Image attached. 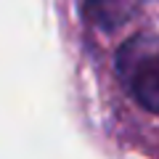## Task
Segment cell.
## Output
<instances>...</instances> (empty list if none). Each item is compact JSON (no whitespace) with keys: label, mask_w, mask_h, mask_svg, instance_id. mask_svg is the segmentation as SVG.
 Here are the masks:
<instances>
[{"label":"cell","mask_w":159,"mask_h":159,"mask_svg":"<svg viewBox=\"0 0 159 159\" xmlns=\"http://www.w3.org/2000/svg\"><path fill=\"white\" fill-rule=\"evenodd\" d=\"M114 69L127 96L159 117V34H135L117 51Z\"/></svg>","instance_id":"obj_1"},{"label":"cell","mask_w":159,"mask_h":159,"mask_svg":"<svg viewBox=\"0 0 159 159\" xmlns=\"http://www.w3.org/2000/svg\"><path fill=\"white\" fill-rule=\"evenodd\" d=\"M148 0H74L82 21L98 32H117Z\"/></svg>","instance_id":"obj_2"}]
</instances>
